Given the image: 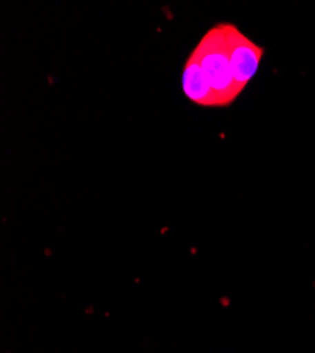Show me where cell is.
<instances>
[{
    "mask_svg": "<svg viewBox=\"0 0 315 353\" xmlns=\"http://www.w3.org/2000/svg\"><path fill=\"white\" fill-rule=\"evenodd\" d=\"M221 26L226 37L234 78L238 90L242 92L259 70L265 50L247 39L235 24L222 23Z\"/></svg>",
    "mask_w": 315,
    "mask_h": 353,
    "instance_id": "2",
    "label": "cell"
},
{
    "mask_svg": "<svg viewBox=\"0 0 315 353\" xmlns=\"http://www.w3.org/2000/svg\"><path fill=\"white\" fill-rule=\"evenodd\" d=\"M183 91L185 97L199 106H218V98L210 85L198 58L191 52L183 70Z\"/></svg>",
    "mask_w": 315,
    "mask_h": 353,
    "instance_id": "3",
    "label": "cell"
},
{
    "mask_svg": "<svg viewBox=\"0 0 315 353\" xmlns=\"http://www.w3.org/2000/svg\"><path fill=\"white\" fill-rule=\"evenodd\" d=\"M192 54L201 64V68L218 98L219 108L232 105L242 92L238 90L234 78L222 26L216 24L210 28L199 40Z\"/></svg>",
    "mask_w": 315,
    "mask_h": 353,
    "instance_id": "1",
    "label": "cell"
}]
</instances>
